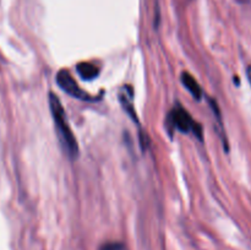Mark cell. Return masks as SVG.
Instances as JSON below:
<instances>
[{"instance_id": "1", "label": "cell", "mask_w": 251, "mask_h": 250, "mask_svg": "<svg viewBox=\"0 0 251 250\" xmlns=\"http://www.w3.org/2000/svg\"><path fill=\"white\" fill-rule=\"evenodd\" d=\"M49 108H50L51 118H53L54 125H55L56 136L60 141L61 147L70 158H76L78 153L77 141H76L73 130L66 119L63 104L53 92L49 93Z\"/></svg>"}, {"instance_id": "2", "label": "cell", "mask_w": 251, "mask_h": 250, "mask_svg": "<svg viewBox=\"0 0 251 250\" xmlns=\"http://www.w3.org/2000/svg\"><path fill=\"white\" fill-rule=\"evenodd\" d=\"M167 125H171L173 129L179 130L181 132H193L195 136L202 140V129L200 125L191 118L188 110L184 109L180 105H176L168 114Z\"/></svg>"}, {"instance_id": "3", "label": "cell", "mask_w": 251, "mask_h": 250, "mask_svg": "<svg viewBox=\"0 0 251 250\" xmlns=\"http://www.w3.org/2000/svg\"><path fill=\"white\" fill-rule=\"evenodd\" d=\"M56 82H58L59 87L66 92L68 95H70L71 97L77 98L81 100H92L93 98L90 97L88 93H86L85 91L81 90L80 86L77 85L75 80H74L73 76L70 75V73L66 70H60L56 74Z\"/></svg>"}, {"instance_id": "4", "label": "cell", "mask_w": 251, "mask_h": 250, "mask_svg": "<svg viewBox=\"0 0 251 250\" xmlns=\"http://www.w3.org/2000/svg\"><path fill=\"white\" fill-rule=\"evenodd\" d=\"M181 83H183L184 87L190 92V95L195 100H201V97H202V90H201L198 81L194 78V76H191L189 73H183L181 74Z\"/></svg>"}, {"instance_id": "5", "label": "cell", "mask_w": 251, "mask_h": 250, "mask_svg": "<svg viewBox=\"0 0 251 250\" xmlns=\"http://www.w3.org/2000/svg\"><path fill=\"white\" fill-rule=\"evenodd\" d=\"M76 71H77L78 75L81 76V78L87 81L93 80V78L97 77L98 74H100V69L90 63H78L77 65H76Z\"/></svg>"}, {"instance_id": "6", "label": "cell", "mask_w": 251, "mask_h": 250, "mask_svg": "<svg viewBox=\"0 0 251 250\" xmlns=\"http://www.w3.org/2000/svg\"><path fill=\"white\" fill-rule=\"evenodd\" d=\"M120 102H122L123 108H124L125 112L131 117V119L134 120V122H136V124H139V120H137V117H136V112H135L134 107H132L131 100H127V97H125V95H120Z\"/></svg>"}, {"instance_id": "7", "label": "cell", "mask_w": 251, "mask_h": 250, "mask_svg": "<svg viewBox=\"0 0 251 250\" xmlns=\"http://www.w3.org/2000/svg\"><path fill=\"white\" fill-rule=\"evenodd\" d=\"M100 250H124V245L122 243L112 242V243H105L100 247Z\"/></svg>"}, {"instance_id": "8", "label": "cell", "mask_w": 251, "mask_h": 250, "mask_svg": "<svg viewBox=\"0 0 251 250\" xmlns=\"http://www.w3.org/2000/svg\"><path fill=\"white\" fill-rule=\"evenodd\" d=\"M247 75H248V78H249V82L251 85V66H249V68L247 69Z\"/></svg>"}, {"instance_id": "9", "label": "cell", "mask_w": 251, "mask_h": 250, "mask_svg": "<svg viewBox=\"0 0 251 250\" xmlns=\"http://www.w3.org/2000/svg\"><path fill=\"white\" fill-rule=\"evenodd\" d=\"M238 1H247V0H238Z\"/></svg>"}]
</instances>
